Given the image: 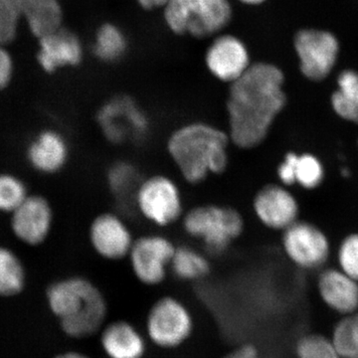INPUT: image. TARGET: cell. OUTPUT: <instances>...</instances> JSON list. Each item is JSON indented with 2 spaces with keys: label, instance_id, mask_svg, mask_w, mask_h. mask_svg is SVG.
<instances>
[{
  "label": "cell",
  "instance_id": "obj_35",
  "mask_svg": "<svg viewBox=\"0 0 358 358\" xmlns=\"http://www.w3.org/2000/svg\"><path fill=\"white\" fill-rule=\"evenodd\" d=\"M136 1L143 9L152 10V9L159 8V7L164 8L169 0H136Z\"/></svg>",
  "mask_w": 358,
  "mask_h": 358
},
{
  "label": "cell",
  "instance_id": "obj_30",
  "mask_svg": "<svg viewBox=\"0 0 358 358\" xmlns=\"http://www.w3.org/2000/svg\"><path fill=\"white\" fill-rule=\"evenodd\" d=\"M27 197L23 181L13 174H0V211H15Z\"/></svg>",
  "mask_w": 358,
  "mask_h": 358
},
{
  "label": "cell",
  "instance_id": "obj_21",
  "mask_svg": "<svg viewBox=\"0 0 358 358\" xmlns=\"http://www.w3.org/2000/svg\"><path fill=\"white\" fill-rule=\"evenodd\" d=\"M207 257L192 247H176L171 264V271L176 279L183 282H197L210 273Z\"/></svg>",
  "mask_w": 358,
  "mask_h": 358
},
{
  "label": "cell",
  "instance_id": "obj_22",
  "mask_svg": "<svg viewBox=\"0 0 358 358\" xmlns=\"http://www.w3.org/2000/svg\"><path fill=\"white\" fill-rule=\"evenodd\" d=\"M338 89L331 96V106L345 121L358 124V73L345 70L338 78Z\"/></svg>",
  "mask_w": 358,
  "mask_h": 358
},
{
  "label": "cell",
  "instance_id": "obj_23",
  "mask_svg": "<svg viewBox=\"0 0 358 358\" xmlns=\"http://www.w3.org/2000/svg\"><path fill=\"white\" fill-rule=\"evenodd\" d=\"M24 266L13 250L0 246V298L20 296L26 287Z\"/></svg>",
  "mask_w": 358,
  "mask_h": 358
},
{
  "label": "cell",
  "instance_id": "obj_32",
  "mask_svg": "<svg viewBox=\"0 0 358 358\" xmlns=\"http://www.w3.org/2000/svg\"><path fill=\"white\" fill-rule=\"evenodd\" d=\"M13 73V61L10 54L0 45V90L6 88Z\"/></svg>",
  "mask_w": 358,
  "mask_h": 358
},
{
  "label": "cell",
  "instance_id": "obj_7",
  "mask_svg": "<svg viewBox=\"0 0 358 358\" xmlns=\"http://www.w3.org/2000/svg\"><path fill=\"white\" fill-rule=\"evenodd\" d=\"M134 203L141 215L160 227L176 222L182 214L180 190L173 179L164 176L141 180Z\"/></svg>",
  "mask_w": 358,
  "mask_h": 358
},
{
  "label": "cell",
  "instance_id": "obj_37",
  "mask_svg": "<svg viewBox=\"0 0 358 358\" xmlns=\"http://www.w3.org/2000/svg\"><path fill=\"white\" fill-rule=\"evenodd\" d=\"M238 1L242 2V3L246 4V6H259V4H262L263 2H265L266 0H238Z\"/></svg>",
  "mask_w": 358,
  "mask_h": 358
},
{
  "label": "cell",
  "instance_id": "obj_20",
  "mask_svg": "<svg viewBox=\"0 0 358 358\" xmlns=\"http://www.w3.org/2000/svg\"><path fill=\"white\" fill-rule=\"evenodd\" d=\"M24 17L33 34L39 39L62 28L63 11L58 0H29Z\"/></svg>",
  "mask_w": 358,
  "mask_h": 358
},
{
  "label": "cell",
  "instance_id": "obj_25",
  "mask_svg": "<svg viewBox=\"0 0 358 358\" xmlns=\"http://www.w3.org/2000/svg\"><path fill=\"white\" fill-rule=\"evenodd\" d=\"M108 185L110 192L119 199H133L140 185L138 169L129 162H117L107 173Z\"/></svg>",
  "mask_w": 358,
  "mask_h": 358
},
{
  "label": "cell",
  "instance_id": "obj_5",
  "mask_svg": "<svg viewBox=\"0 0 358 358\" xmlns=\"http://www.w3.org/2000/svg\"><path fill=\"white\" fill-rule=\"evenodd\" d=\"M229 0H169L164 18L171 32L195 38L218 35L232 20Z\"/></svg>",
  "mask_w": 358,
  "mask_h": 358
},
{
  "label": "cell",
  "instance_id": "obj_36",
  "mask_svg": "<svg viewBox=\"0 0 358 358\" xmlns=\"http://www.w3.org/2000/svg\"><path fill=\"white\" fill-rule=\"evenodd\" d=\"M53 358H92L87 353L79 352V350H66V352L58 353Z\"/></svg>",
  "mask_w": 358,
  "mask_h": 358
},
{
  "label": "cell",
  "instance_id": "obj_26",
  "mask_svg": "<svg viewBox=\"0 0 358 358\" xmlns=\"http://www.w3.org/2000/svg\"><path fill=\"white\" fill-rule=\"evenodd\" d=\"M331 338L341 358H358V313L341 317Z\"/></svg>",
  "mask_w": 358,
  "mask_h": 358
},
{
  "label": "cell",
  "instance_id": "obj_16",
  "mask_svg": "<svg viewBox=\"0 0 358 358\" xmlns=\"http://www.w3.org/2000/svg\"><path fill=\"white\" fill-rule=\"evenodd\" d=\"M99 345L106 358H145L148 341L143 331L133 322L117 320L101 329Z\"/></svg>",
  "mask_w": 358,
  "mask_h": 358
},
{
  "label": "cell",
  "instance_id": "obj_12",
  "mask_svg": "<svg viewBox=\"0 0 358 358\" xmlns=\"http://www.w3.org/2000/svg\"><path fill=\"white\" fill-rule=\"evenodd\" d=\"M209 73L221 82L232 84L251 66L246 44L232 34H218L205 53Z\"/></svg>",
  "mask_w": 358,
  "mask_h": 358
},
{
  "label": "cell",
  "instance_id": "obj_6",
  "mask_svg": "<svg viewBox=\"0 0 358 358\" xmlns=\"http://www.w3.org/2000/svg\"><path fill=\"white\" fill-rule=\"evenodd\" d=\"M183 228L190 237L200 240L209 253L220 255L241 236L244 220L231 207L201 205L185 214Z\"/></svg>",
  "mask_w": 358,
  "mask_h": 358
},
{
  "label": "cell",
  "instance_id": "obj_4",
  "mask_svg": "<svg viewBox=\"0 0 358 358\" xmlns=\"http://www.w3.org/2000/svg\"><path fill=\"white\" fill-rule=\"evenodd\" d=\"M194 329V317L185 301L166 294L148 308L143 333L148 343L157 350L173 352L189 341Z\"/></svg>",
  "mask_w": 358,
  "mask_h": 358
},
{
  "label": "cell",
  "instance_id": "obj_29",
  "mask_svg": "<svg viewBox=\"0 0 358 358\" xmlns=\"http://www.w3.org/2000/svg\"><path fill=\"white\" fill-rule=\"evenodd\" d=\"M29 0H0V45L13 41Z\"/></svg>",
  "mask_w": 358,
  "mask_h": 358
},
{
  "label": "cell",
  "instance_id": "obj_3",
  "mask_svg": "<svg viewBox=\"0 0 358 358\" xmlns=\"http://www.w3.org/2000/svg\"><path fill=\"white\" fill-rule=\"evenodd\" d=\"M230 141L229 134L211 124L190 122L169 136L167 150L182 178L196 185L225 171Z\"/></svg>",
  "mask_w": 358,
  "mask_h": 358
},
{
  "label": "cell",
  "instance_id": "obj_33",
  "mask_svg": "<svg viewBox=\"0 0 358 358\" xmlns=\"http://www.w3.org/2000/svg\"><path fill=\"white\" fill-rule=\"evenodd\" d=\"M294 155L296 154L294 152H289L284 162L278 167V176L285 185H293L296 183L294 176Z\"/></svg>",
  "mask_w": 358,
  "mask_h": 358
},
{
  "label": "cell",
  "instance_id": "obj_31",
  "mask_svg": "<svg viewBox=\"0 0 358 358\" xmlns=\"http://www.w3.org/2000/svg\"><path fill=\"white\" fill-rule=\"evenodd\" d=\"M338 268L358 282V233L345 237L338 251Z\"/></svg>",
  "mask_w": 358,
  "mask_h": 358
},
{
  "label": "cell",
  "instance_id": "obj_18",
  "mask_svg": "<svg viewBox=\"0 0 358 358\" xmlns=\"http://www.w3.org/2000/svg\"><path fill=\"white\" fill-rule=\"evenodd\" d=\"M39 46L37 59L47 73L79 65L83 59L81 41L74 33L63 28L39 39Z\"/></svg>",
  "mask_w": 358,
  "mask_h": 358
},
{
  "label": "cell",
  "instance_id": "obj_10",
  "mask_svg": "<svg viewBox=\"0 0 358 358\" xmlns=\"http://www.w3.org/2000/svg\"><path fill=\"white\" fill-rule=\"evenodd\" d=\"M282 246L289 262L303 271L320 270L331 254L324 233L305 221H296L284 230Z\"/></svg>",
  "mask_w": 358,
  "mask_h": 358
},
{
  "label": "cell",
  "instance_id": "obj_11",
  "mask_svg": "<svg viewBox=\"0 0 358 358\" xmlns=\"http://www.w3.org/2000/svg\"><path fill=\"white\" fill-rule=\"evenodd\" d=\"M294 44L303 76L312 81H322L331 74L339 53L338 40L333 33L319 29L300 30Z\"/></svg>",
  "mask_w": 358,
  "mask_h": 358
},
{
  "label": "cell",
  "instance_id": "obj_14",
  "mask_svg": "<svg viewBox=\"0 0 358 358\" xmlns=\"http://www.w3.org/2000/svg\"><path fill=\"white\" fill-rule=\"evenodd\" d=\"M52 221L53 213L49 202L44 197L33 195L13 212L11 228L23 243L37 246L48 237Z\"/></svg>",
  "mask_w": 358,
  "mask_h": 358
},
{
  "label": "cell",
  "instance_id": "obj_1",
  "mask_svg": "<svg viewBox=\"0 0 358 358\" xmlns=\"http://www.w3.org/2000/svg\"><path fill=\"white\" fill-rule=\"evenodd\" d=\"M282 70L270 63H255L230 84L226 109L229 138L241 148H253L267 138L275 117L287 103Z\"/></svg>",
  "mask_w": 358,
  "mask_h": 358
},
{
  "label": "cell",
  "instance_id": "obj_19",
  "mask_svg": "<svg viewBox=\"0 0 358 358\" xmlns=\"http://www.w3.org/2000/svg\"><path fill=\"white\" fill-rule=\"evenodd\" d=\"M69 157V148L64 136L58 131H42L27 150L32 167L42 173H55L64 167Z\"/></svg>",
  "mask_w": 358,
  "mask_h": 358
},
{
  "label": "cell",
  "instance_id": "obj_24",
  "mask_svg": "<svg viewBox=\"0 0 358 358\" xmlns=\"http://www.w3.org/2000/svg\"><path fill=\"white\" fill-rule=\"evenodd\" d=\"M128 39L119 26L103 23L96 33L94 54L103 63H115L126 55Z\"/></svg>",
  "mask_w": 358,
  "mask_h": 358
},
{
  "label": "cell",
  "instance_id": "obj_2",
  "mask_svg": "<svg viewBox=\"0 0 358 358\" xmlns=\"http://www.w3.org/2000/svg\"><path fill=\"white\" fill-rule=\"evenodd\" d=\"M45 296L49 310L58 320L61 331L68 338H92L107 324V299L87 278L72 275L57 280L49 285Z\"/></svg>",
  "mask_w": 358,
  "mask_h": 358
},
{
  "label": "cell",
  "instance_id": "obj_8",
  "mask_svg": "<svg viewBox=\"0 0 358 358\" xmlns=\"http://www.w3.org/2000/svg\"><path fill=\"white\" fill-rule=\"evenodd\" d=\"M96 121L105 138L115 145L143 140L150 131L147 114L128 96L107 101L99 110Z\"/></svg>",
  "mask_w": 358,
  "mask_h": 358
},
{
  "label": "cell",
  "instance_id": "obj_17",
  "mask_svg": "<svg viewBox=\"0 0 358 358\" xmlns=\"http://www.w3.org/2000/svg\"><path fill=\"white\" fill-rule=\"evenodd\" d=\"M259 220L275 230H285L298 221L299 205L291 192L281 185L265 186L254 199Z\"/></svg>",
  "mask_w": 358,
  "mask_h": 358
},
{
  "label": "cell",
  "instance_id": "obj_15",
  "mask_svg": "<svg viewBox=\"0 0 358 358\" xmlns=\"http://www.w3.org/2000/svg\"><path fill=\"white\" fill-rule=\"evenodd\" d=\"M317 294L341 317L358 313V282L338 268H324L317 275Z\"/></svg>",
  "mask_w": 358,
  "mask_h": 358
},
{
  "label": "cell",
  "instance_id": "obj_13",
  "mask_svg": "<svg viewBox=\"0 0 358 358\" xmlns=\"http://www.w3.org/2000/svg\"><path fill=\"white\" fill-rule=\"evenodd\" d=\"M90 242L103 259L119 261L128 258L134 240L128 225L119 215L103 213L92 223Z\"/></svg>",
  "mask_w": 358,
  "mask_h": 358
},
{
  "label": "cell",
  "instance_id": "obj_27",
  "mask_svg": "<svg viewBox=\"0 0 358 358\" xmlns=\"http://www.w3.org/2000/svg\"><path fill=\"white\" fill-rule=\"evenodd\" d=\"M296 358H341L331 336L305 334L296 339L294 348Z\"/></svg>",
  "mask_w": 358,
  "mask_h": 358
},
{
  "label": "cell",
  "instance_id": "obj_9",
  "mask_svg": "<svg viewBox=\"0 0 358 358\" xmlns=\"http://www.w3.org/2000/svg\"><path fill=\"white\" fill-rule=\"evenodd\" d=\"M176 247L162 235H145L134 240L128 258L131 272L145 287H157L166 281Z\"/></svg>",
  "mask_w": 358,
  "mask_h": 358
},
{
  "label": "cell",
  "instance_id": "obj_34",
  "mask_svg": "<svg viewBox=\"0 0 358 358\" xmlns=\"http://www.w3.org/2000/svg\"><path fill=\"white\" fill-rule=\"evenodd\" d=\"M221 358H260V352L255 345L246 343L233 348Z\"/></svg>",
  "mask_w": 358,
  "mask_h": 358
},
{
  "label": "cell",
  "instance_id": "obj_28",
  "mask_svg": "<svg viewBox=\"0 0 358 358\" xmlns=\"http://www.w3.org/2000/svg\"><path fill=\"white\" fill-rule=\"evenodd\" d=\"M294 181L301 187L313 189L317 187L324 180V166L315 155L296 154L294 162Z\"/></svg>",
  "mask_w": 358,
  "mask_h": 358
}]
</instances>
